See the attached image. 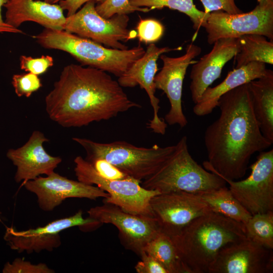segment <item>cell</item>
I'll return each instance as SVG.
<instances>
[{"label": "cell", "mask_w": 273, "mask_h": 273, "mask_svg": "<svg viewBox=\"0 0 273 273\" xmlns=\"http://www.w3.org/2000/svg\"><path fill=\"white\" fill-rule=\"evenodd\" d=\"M45 107L49 118L64 127L86 126L141 108L108 72L74 64L64 67L46 96Z\"/></svg>", "instance_id": "obj_1"}, {"label": "cell", "mask_w": 273, "mask_h": 273, "mask_svg": "<svg viewBox=\"0 0 273 273\" xmlns=\"http://www.w3.org/2000/svg\"><path fill=\"white\" fill-rule=\"evenodd\" d=\"M219 117L204 133L208 161L205 169L223 179L236 180L246 172L251 156L272 143L262 134L253 110L249 83L223 95Z\"/></svg>", "instance_id": "obj_2"}, {"label": "cell", "mask_w": 273, "mask_h": 273, "mask_svg": "<svg viewBox=\"0 0 273 273\" xmlns=\"http://www.w3.org/2000/svg\"><path fill=\"white\" fill-rule=\"evenodd\" d=\"M170 238L189 273H208L223 248L247 236L243 223L211 211Z\"/></svg>", "instance_id": "obj_3"}, {"label": "cell", "mask_w": 273, "mask_h": 273, "mask_svg": "<svg viewBox=\"0 0 273 273\" xmlns=\"http://www.w3.org/2000/svg\"><path fill=\"white\" fill-rule=\"evenodd\" d=\"M33 37L44 48L66 52L81 65L100 69L118 77L145 52L140 44L129 49H115L64 30L44 28Z\"/></svg>", "instance_id": "obj_4"}, {"label": "cell", "mask_w": 273, "mask_h": 273, "mask_svg": "<svg viewBox=\"0 0 273 273\" xmlns=\"http://www.w3.org/2000/svg\"><path fill=\"white\" fill-rule=\"evenodd\" d=\"M226 184L222 178L208 171L193 159L188 150L187 138L184 136L162 166L141 185L160 193L183 191L200 194L226 186Z\"/></svg>", "instance_id": "obj_5"}, {"label": "cell", "mask_w": 273, "mask_h": 273, "mask_svg": "<svg viewBox=\"0 0 273 273\" xmlns=\"http://www.w3.org/2000/svg\"><path fill=\"white\" fill-rule=\"evenodd\" d=\"M72 139L85 150V159H105L141 182L155 173L175 149V145L145 148L121 141L102 143L85 138Z\"/></svg>", "instance_id": "obj_6"}, {"label": "cell", "mask_w": 273, "mask_h": 273, "mask_svg": "<svg viewBox=\"0 0 273 273\" xmlns=\"http://www.w3.org/2000/svg\"><path fill=\"white\" fill-rule=\"evenodd\" d=\"M74 162L75 174L78 181L95 185L109 195V197L103 198V203L116 205L132 214L154 217L150 201L160 194L159 192L143 188L141 181L131 177L122 180L105 178L80 156L75 157Z\"/></svg>", "instance_id": "obj_7"}, {"label": "cell", "mask_w": 273, "mask_h": 273, "mask_svg": "<svg viewBox=\"0 0 273 273\" xmlns=\"http://www.w3.org/2000/svg\"><path fill=\"white\" fill-rule=\"evenodd\" d=\"M129 20L127 15L103 18L96 10V2L90 1L66 17L64 30L110 48L125 50L128 48L123 42L136 37V31L127 28Z\"/></svg>", "instance_id": "obj_8"}, {"label": "cell", "mask_w": 273, "mask_h": 273, "mask_svg": "<svg viewBox=\"0 0 273 273\" xmlns=\"http://www.w3.org/2000/svg\"><path fill=\"white\" fill-rule=\"evenodd\" d=\"M103 224L98 220L88 217L84 218L79 210L72 216L54 220L44 226L25 231H17L13 227H7L4 239L11 248L18 252L39 253L49 252L61 245L60 235L62 231L74 226L82 231L95 230Z\"/></svg>", "instance_id": "obj_9"}, {"label": "cell", "mask_w": 273, "mask_h": 273, "mask_svg": "<svg viewBox=\"0 0 273 273\" xmlns=\"http://www.w3.org/2000/svg\"><path fill=\"white\" fill-rule=\"evenodd\" d=\"M246 179H223L233 196L251 215L273 211V149L259 152Z\"/></svg>", "instance_id": "obj_10"}, {"label": "cell", "mask_w": 273, "mask_h": 273, "mask_svg": "<svg viewBox=\"0 0 273 273\" xmlns=\"http://www.w3.org/2000/svg\"><path fill=\"white\" fill-rule=\"evenodd\" d=\"M204 27L210 44L219 39L251 34L262 35L272 41L273 5H258L249 12L237 14L214 11L209 14Z\"/></svg>", "instance_id": "obj_11"}, {"label": "cell", "mask_w": 273, "mask_h": 273, "mask_svg": "<svg viewBox=\"0 0 273 273\" xmlns=\"http://www.w3.org/2000/svg\"><path fill=\"white\" fill-rule=\"evenodd\" d=\"M87 213L102 224L115 226L121 244L139 256L146 245L160 232L154 217L128 213L113 204L104 203L92 207Z\"/></svg>", "instance_id": "obj_12"}, {"label": "cell", "mask_w": 273, "mask_h": 273, "mask_svg": "<svg viewBox=\"0 0 273 273\" xmlns=\"http://www.w3.org/2000/svg\"><path fill=\"white\" fill-rule=\"evenodd\" d=\"M150 205L160 231L169 237L196 217L211 211L200 194L183 191L156 195Z\"/></svg>", "instance_id": "obj_13"}, {"label": "cell", "mask_w": 273, "mask_h": 273, "mask_svg": "<svg viewBox=\"0 0 273 273\" xmlns=\"http://www.w3.org/2000/svg\"><path fill=\"white\" fill-rule=\"evenodd\" d=\"M201 53V49L193 42L188 44L186 53L178 57H170L161 54L160 58L163 62L160 71L156 74L154 82L156 89H161L166 95L170 107L165 115L164 121L170 125H178L183 128L188 120L182 108V90L184 79L189 65Z\"/></svg>", "instance_id": "obj_14"}, {"label": "cell", "mask_w": 273, "mask_h": 273, "mask_svg": "<svg viewBox=\"0 0 273 273\" xmlns=\"http://www.w3.org/2000/svg\"><path fill=\"white\" fill-rule=\"evenodd\" d=\"M24 188L37 197L39 207L43 211H53L65 199L70 198L96 200L109 195L97 186L70 179L55 171L46 177L38 176L23 183Z\"/></svg>", "instance_id": "obj_15"}, {"label": "cell", "mask_w": 273, "mask_h": 273, "mask_svg": "<svg viewBox=\"0 0 273 273\" xmlns=\"http://www.w3.org/2000/svg\"><path fill=\"white\" fill-rule=\"evenodd\" d=\"M272 271V249L247 238L223 248L208 273H271Z\"/></svg>", "instance_id": "obj_16"}, {"label": "cell", "mask_w": 273, "mask_h": 273, "mask_svg": "<svg viewBox=\"0 0 273 273\" xmlns=\"http://www.w3.org/2000/svg\"><path fill=\"white\" fill-rule=\"evenodd\" d=\"M180 49L159 48L154 43H150L144 54L118 77V82L122 87H133L139 85L145 90L153 111L152 119L149 121L147 126L156 133L164 134L167 127L164 120L159 117L160 101L155 95L156 88L154 78L158 71L157 61L161 54Z\"/></svg>", "instance_id": "obj_17"}, {"label": "cell", "mask_w": 273, "mask_h": 273, "mask_svg": "<svg viewBox=\"0 0 273 273\" xmlns=\"http://www.w3.org/2000/svg\"><path fill=\"white\" fill-rule=\"evenodd\" d=\"M48 141L42 132L35 130L24 145L8 150L7 156L17 167L14 177L16 182L24 183L54 171L62 160L46 151L43 144Z\"/></svg>", "instance_id": "obj_18"}, {"label": "cell", "mask_w": 273, "mask_h": 273, "mask_svg": "<svg viewBox=\"0 0 273 273\" xmlns=\"http://www.w3.org/2000/svg\"><path fill=\"white\" fill-rule=\"evenodd\" d=\"M213 44L211 51L196 61L191 69L190 89L195 104L205 90L219 77L224 65L239 52L238 38H221Z\"/></svg>", "instance_id": "obj_19"}, {"label": "cell", "mask_w": 273, "mask_h": 273, "mask_svg": "<svg viewBox=\"0 0 273 273\" xmlns=\"http://www.w3.org/2000/svg\"><path fill=\"white\" fill-rule=\"evenodd\" d=\"M4 7L6 9L5 22L15 28L32 21L44 28L64 30L66 17L58 4L40 0H8Z\"/></svg>", "instance_id": "obj_20"}, {"label": "cell", "mask_w": 273, "mask_h": 273, "mask_svg": "<svg viewBox=\"0 0 273 273\" xmlns=\"http://www.w3.org/2000/svg\"><path fill=\"white\" fill-rule=\"evenodd\" d=\"M265 63L250 62L230 71L225 78L213 87H207L199 101L193 107L194 113L204 116L211 113L217 107L220 98L229 91L245 83L259 78L266 71Z\"/></svg>", "instance_id": "obj_21"}, {"label": "cell", "mask_w": 273, "mask_h": 273, "mask_svg": "<svg viewBox=\"0 0 273 273\" xmlns=\"http://www.w3.org/2000/svg\"><path fill=\"white\" fill-rule=\"evenodd\" d=\"M253 110L263 136L273 143V71L266 69L259 78L249 82Z\"/></svg>", "instance_id": "obj_22"}, {"label": "cell", "mask_w": 273, "mask_h": 273, "mask_svg": "<svg viewBox=\"0 0 273 273\" xmlns=\"http://www.w3.org/2000/svg\"><path fill=\"white\" fill-rule=\"evenodd\" d=\"M239 52L235 55L238 68L252 62L273 64V42L263 35L251 34L238 38Z\"/></svg>", "instance_id": "obj_23"}, {"label": "cell", "mask_w": 273, "mask_h": 273, "mask_svg": "<svg viewBox=\"0 0 273 273\" xmlns=\"http://www.w3.org/2000/svg\"><path fill=\"white\" fill-rule=\"evenodd\" d=\"M213 212L245 224L251 215L226 186L200 194Z\"/></svg>", "instance_id": "obj_24"}, {"label": "cell", "mask_w": 273, "mask_h": 273, "mask_svg": "<svg viewBox=\"0 0 273 273\" xmlns=\"http://www.w3.org/2000/svg\"><path fill=\"white\" fill-rule=\"evenodd\" d=\"M143 250L159 262L168 273H189L170 238L161 231L146 245Z\"/></svg>", "instance_id": "obj_25"}, {"label": "cell", "mask_w": 273, "mask_h": 273, "mask_svg": "<svg viewBox=\"0 0 273 273\" xmlns=\"http://www.w3.org/2000/svg\"><path fill=\"white\" fill-rule=\"evenodd\" d=\"M129 2L133 6L149 8L150 10L166 7L184 13L190 17L196 30L193 40L200 28L204 27L210 14L197 9L193 0H129Z\"/></svg>", "instance_id": "obj_26"}, {"label": "cell", "mask_w": 273, "mask_h": 273, "mask_svg": "<svg viewBox=\"0 0 273 273\" xmlns=\"http://www.w3.org/2000/svg\"><path fill=\"white\" fill-rule=\"evenodd\" d=\"M244 225L247 238L267 248L273 249V211L252 215Z\"/></svg>", "instance_id": "obj_27"}, {"label": "cell", "mask_w": 273, "mask_h": 273, "mask_svg": "<svg viewBox=\"0 0 273 273\" xmlns=\"http://www.w3.org/2000/svg\"><path fill=\"white\" fill-rule=\"evenodd\" d=\"M98 14L108 19L115 15H128L135 11L148 12L147 7H138L131 5L129 0H105L96 6Z\"/></svg>", "instance_id": "obj_28"}, {"label": "cell", "mask_w": 273, "mask_h": 273, "mask_svg": "<svg viewBox=\"0 0 273 273\" xmlns=\"http://www.w3.org/2000/svg\"><path fill=\"white\" fill-rule=\"evenodd\" d=\"M136 37L140 42L154 43L162 36L164 27L158 20L154 19H140L137 24Z\"/></svg>", "instance_id": "obj_29"}, {"label": "cell", "mask_w": 273, "mask_h": 273, "mask_svg": "<svg viewBox=\"0 0 273 273\" xmlns=\"http://www.w3.org/2000/svg\"><path fill=\"white\" fill-rule=\"evenodd\" d=\"M12 83L18 97L28 98L34 92L38 90L42 84L38 75L28 72L14 74Z\"/></svg>", "instance_id": "obj_30"}, {"label": "cell", "mask_w": 273, "mask_h": 273, "mask_svg": "<svg viewBox=\"0 0 273 273\" xmlns=\"http://www.w3.org/2000/svg\"><path fill=\"white\" fill-rule=\"evenodd\" d=\"M3 273H54L55 271L46 263L32 264L23 258H17L11 263L7 262Z\"/></svg>", "instance_id": "obj_31"}, {"label": "cell", "mask_w": 273, "mask_h": 273, "mask_svg": "<svg viewBox=\"0 0 273 273\" xmlns=\"http://www.w3.org/2000/svg\"><path fill=\"white\" fill-rule=\"evenodd\" d=\"M53 65V58L49 55H43L39 58L22 55L20 57V68L37 75L45 73Z\"/></svg>", "instance_id": "obj_32"}, {"label": "cell", "mask_w": 273, "mask_h": 273, "mask_svg": "<svg viewBox=\"0 0 273 273\" xmlns=\"http://www.w3.org/2000/svg\"><path fill=\"white\" fill-rule=\"evenodd\" d=\"M85 160L90 163L100 175L105 178L113 180H122L130 177L117 167L105 159L94 158Z\"/></svg>", "instance_id": "obj_33"}, {"label": "cell", "mask_w": 273, "mask_h": 273, "mask_svg": "<svg viewBox=\"0 0 273 273\" xmlns=\"http://www.w3.org/2000/svg\"><path fill=\"white\" fill-rule=\"evenodd\" d=\"M203 5L204 12L207 14L217 11H222L230 14L243 13L236 5V0H199Z\"/></svg>", "instance_id": "obj_34"}, {"label": "cell", "mask_w": 273, "mask_h": 273, "mask_svg": "<svg viewBox=\"0 0 273 273\" xmlns=\"http://www.w3.org/2000/svg\"><path fill=\"white\" fill-rule=\"evenodd\" d=\"M134 268L138 273H168L166 269L155 258L143 251Z\"/></svg>", "instance_id": "obj_35"}, {"label": "cell", "mask_w": 273, "mask_h": 273, "mask_svg": "<svg viewBox=\"0 0 273 273\" xmlns=\"http://www.w3.org/2000/svg\"><path fill=\"white\" fill-rule=\"evenodd\" d=\"M90 1L101 3L105 0H57V3L63 10L67 11V16H69L75 13L82 5Z\"/></svg>", "instance_id": "obj_36"}, {"label": "cell", "mask_w": 273, "mask_h": 273, "mask_svg": "<svg viewBox=\"0 0 273 273\" xmlns=\"http://www.w3.org/2000/svg\"><path fill=\"white\" fill-rule=\"evenodd\" d=\"M8 1V0H0V34L2 33H23L22 30L9 25L3 18L2 8Z\"/></svg>", "instance_id": "obj_37"}, {"label": "cell", "mask_w": 273, "mask_h": 273, "mask_svg": "<svg viewBox=\"0 0 273 273\" xmlns=\"http://www.w3.org/2000/svg\"><path fill=\"white\" fill-rule=\"evenodd\" d=\"M258 5L261 6L273 5V0H257Z\"/></svg>", "instance_id": "obj_38"}, {"label": "cell", "mask_w": 273, "mask_h": 273, "mask_svg": "<svg viewBox=\"0 0 273 273\" xmlns=\"http://www.w3.org/2000/svg\"><path fill=\"white\" fill-rule=\"evenodd\" d=\"M46 2L51 3V4H56L57 0H42Z\"/></svg>", "instance_id": "obj_39"}]
</instances>
